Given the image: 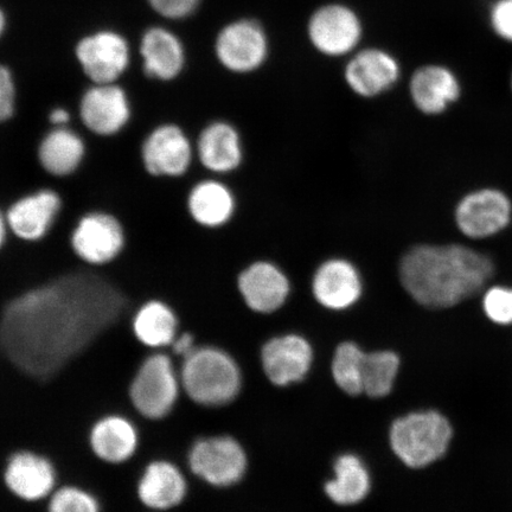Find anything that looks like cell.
Segmentation results:
<instances>
[{"label":"cell","instance_id":"ac0fdd59","mask_svg":"<svg viewBox=\"0 0 512 512\" xmlns=\"http://www.w3.org/2000/svg\"><path fill=\"white\" fill-rule=\"evenodd\" d=\"M4 483L12 494L23 501H41L51 495L55 488V467L41 454L17 452L6 463Z\"/></svg>","mask_w":512,"mask_h":512},{"label":"cell","instance_id":"44dd1931","mask_svg":"<svg viewBox=\"0 0 512 512\" xmlns=\"http://www.w3.org/2000/svg\"><path fill=\"white\" fill-rule=\"evenodd\" d=\"M37 162L54 178L73 176L87 156L85 139L72 127H51L37 146Z\"/></svg>","mask_w":512,"mask_h":512},{"label":"cell","instance_id":"836d02e7","mask_svg":"<svg viewBox=\"0 0 512 512\" xmlns=\"http://www.w3.org/2000/svg\"><path fill=\"white\" fill-rule=\"evenodd\" d=\"M488 21L499 40L512 44V0H494L488 11Z\"/></svg>","mask_w":512,"mask_h":512},{"label":"cell","instance_id":"2e32d148","mask_svg":"<svg viewBox=\"0 0 512 512\" xmlns=\"http://www.w3.org/2000/svg\"><path fill=\"white\" fill-rule=\"evenodd\" d=\"M238 287L249 309L258 313L278 311L291 293L287 274L278 265L265 260L248 265L239 275Z\"/></svg>","mask_w":512,"mask_h":512},{"label":"cell","instance_id":"9c48e42d","mask_svg":"<svg viewBox=\"0 0 512 512\" xmlns=\"http://www.w3.org/2000/svg\"><path fill=\"white\" fill-rule=\"evenodd\" d=\"M79 119L93 136H118L132 119L130 96L119 83H92L81 95Z\"/></svg>","mask_w":512,"mask_h":512},{"label":"cell","instance_id":"5bb4252c","mask_svg":"<svg viewBox=\"0 0 512 512\" xmlns=\"http://www.w3.org/2000/svg\"><path fill=\"white\" fill-rule=\"evenodd\" d=\"M311 286L317 302L332 311L350 309L363 294L361 272L351 261L342 258L322 262L313 274Z\"/></svg>","mask_w":512,"mask_h":512},{"label":"cell","instance_id":"4fadbf2b","mask_svg":"<svg viewBox=\"0 0 512 512\" xmlns=\"http://www.w3.org/2000/svg\"><path fill=\"white\" fill-rule=\"evenodd\" d=\"M216 56L224 68L234 73H251L267 57V37L254 21H239L224 28L216 40Z\"/></svg>","mask_w":512,"mask_h":512},{"label":"cell","instance_id":"cb8c5ba5","mask_svg":"<svg viewBox=\"0 0 512 512\" xmlns=\"http://www.w3.org/2000/svg\"><path fill=\"white\" fill-rule=\"evenodd\" d=\"M187 492V480L181 470L165 460H156L147 465L137 486L140 502L158 512L181 505Z\"/></svg>","mask_w":512,"mask_h":512},{"label":"cell","instance_id":"3957f363","mask_svg":"<svg viewBox=\"0 0 512 512\" xmlns=\"http://www.w3.org/2000/svg\"><path fill=\"white\" fill-rule=\"evenodd\" d=\"M238 364L226 351L214 347L195 348L181 371V384L189 398L204 407L228 405L241 389Z\"/></svg>","mask_w":512,"mask_h":512},{"label":"cell","instance_id":"d6986e66","mask_svg":"<svg viewBox=\"0 0 512 512\" xmlns=\"http://www.w3.org/2000/svg\"><path fill=\"white\" fill-rule=\"evenodd\" d=\"M409 93L421 113L439 115L462 96V83L452 69L441 64H427L415 70Z\"/></svg>","mask_w":512,"mask_h":512},{"label":"cell","instance_id":"8992f818","mask_svg":"<svg viewBox=\"0 0 512 512\" xmlns=\"http://www.w3.org/2000/svg\"><path fill=\"white\" fill-rule=\"evenodd\" d=\"M179 386L181 382L170 357L158 352L147 357L134 375L130 399L146 419L162 420L174 409Z\"/></svg>","mask_w":512,"mask_h":512},{"label":"cell","instance_id":"e575fe53","mask_svg":"<svg viewBox=\"0 0 512 512\" xmlns=\"http://www.w3.org/2000/svg\"><path fill=\"white\" fill-rule=\"evenodd\" d=\"M159 16L168 19H184L197 10L201 0H146Z\"/></svg>","mask_w":512,"mask_h":512},{"label":"cell","instance_id":"ffe728a7","mask_svg":"<svg viewBox=\"0 0 512 512\" xmlns=\"http://www.w3.org/2000/svg\"><path fill=\"white\" fill-rule=\"evenodd\" d=\"M195 152L203 168L211 174H230L240 168L243 160L240 133L227 121H213L198 134Z\"/></svg>","mask_w":512,"mask_h":512},{"label":"cell","instance_id":"d4e9b609","mask_svg":"<svg viewBox=\"0 0 512 512\" xmlns=\"http://www.w3.org/2000/svg\"><path fill=\"white\" fill-rule=\"evenodd\" d=\"M187 210L197 226L217 229L233 219L236 200L233 191L217 179H203L189 191Z\"/></svg>","mask_w":512,"mask_h":512},{"label":"cell","instance_id":"8fae6325","mask_svg":"<svg viewBox=\"0 0 512 512\" xmlns=\"http://www.w3.org/2000/svg\"><path fill=\"white\" fill-rule=\"evenodd\" d=\"M63 209L59 191L41 188L28 192L5 210L10 233L19 241L37 243L53 230Z\"/></svg>","mask_w":512,"mask_h":512},{"label":"cell","instance_id":"74e56055","mask_svg":"<svg viewBox=\"0 0 512 512\" xmlns=\"http://www.w3.org/2000/svg\"><path fill=\"white\" fill-rule=\"evenodd\" d=\"M8 220H6L5 210L0 208V251L5 247L10 235Z\"/></svg>","mask_w":512,"mask_h":512},{"label":"cell","instance_id":"e0dca14e","mask_svg":"<svg viewBox=\"0 0 512 512\" xmlns=\"http://www.w3.org/2000/svg\"><path fill=\"white\" fill-rule=\"evenodd\" d=\"M261 361L268 379L275 386L286 387L305 379L312 366L313 351L302 336H280L265 344Z\"/></svg>","mask_w":512,"mask_h":512},{"label":"cell","instance_id":"d590c367","mask_svg":"<svg viewBox=\"0 0 512 512\" xmlns=\"http://www.w3.org/2000/svg\"><path fill=\"white\" fill-rule=\"evenodd\" d=\"M73 114L66 107L56 106L48 113V121L51 127H66L72 123Z\"/></svg>","mask_w":512,"mask_h":512},{"label":"cell","instance_id":"5b68a950","mask_svg":"<svg viewBox=\"0 0 512 512\" xmlns=\"http://www.w3.org/2000/svg\"><path fill=\"white\" fill-rule=\"evenodd\" d=\"M69 245L83 264L91 267L108 266L125 251L126 229L119 217L108 211H88L75 223Z\"/></svg>","mask_w":512,"mask_h":512},{"label":"cell","instance_id":"f1b7e54d","mask_svg":"<svg viewBox=\"0 0 512 512\" xmlns=\"http://www.w3.org/2000/svg\"><path fill=\"white\" fill-rule=\"evenodd\" d=\"M400 368V358L393 351L366 354L362 368V392L371 398L387 396L394 387Z\"/></svg>","mask_w":512,"mask_h":512},{"label":"cell","instance_id":"d6a6232c","mask_svg":"<svg viewBox=\"0 0 512 512\" xmlns=\"http://www.w3.org/2000/svg\"><path fill=\"white\" fill-rule=\"evenodd\" d=\"M17 112V83L12 70L0 63V125L9 123Z\"/></svg>","mask_w":512,"mask_h":512},{"label":"cell","instance_id":"7402d4cb","mask_svg":"<svg viewBox=\"0 0 512 512\" xmlns=\"http://www.w3.org/2000/svg\"><path fill=\"white\" fill-rule=\"evenodd\" d=\"M400 78V66L392 55L368 49L357 54L345 68V81L351 91L362 98L387 92Z\"/></svg>","mask_w":512,"mask_h":512},{"label":"cell","instance_id":"30bf717a","mask_svg":"<svg viewBox=\"0 0 512 512\" xmlns=\"http://www.w3.org/2000/svg\"><path fill=\"white\" fill-rule=\"evenodd\" d=\"M189 465L204 482L217 488H227L245 476L247 456L238 441L226 435L203 438L192 445Z\"/></svg>","mask_w":512,"mask_h":512},{"label":"cell","instance_id":"484cf974","mask_svg":"<svg viewBox=\"0 0 512 512\" xmlns=\"http://www.w3.org/2000/svg\"><path fill=\"white\" fill-rule=\"evenodd\" d=\"M89 444L102 462L123 464L136 453L139 435L132 421L121 415H107L95 422Z\"/></svg>","mask_w":512,"mask_h":512},{"label":"cell","instance_id":"1f68e13d","mask_svg":"<svg viewBox=\"0 0 512 512\" xmlns=\"http://www.w3.org/2000/svg\"><path fill=\"white\" fill-rule=\"evenodd\" d=\"M483 309L491 322L499 325L512 324V288H489L484 294Z\"/></svg>","mask_w":512,"mask_h":512},{"label":"cell","instance_id":"277c9868","mask_svg":"<svg viewBox=\"0 0 512 512\" xmlns=\"http://www.w3.org/2000/svg\"><path fill=\"white\" fill-rule=\"evenodd\" d=\"M452 439L450 422L438 412H415L395 420L390 428V445L401 462L422 469L437 462Z\"/></svg>","mask_w":512,"mask_h":512},{"label":"cell","instance_id":"9a60e30c","mask_svg":"<svg viewBox=\"0 0 512 512\" xmlns=\"http://www.w3.org/2000/svg\"><path fill=\"white\" fill-rule=\"evenodd\" d=\"M309 35L320 53L341 56L350 53L360 42L362 27L354 11L343 5H328L312 16Z\"/></svg>","mask_w":512,"mask_h":512},{"label":"cell","instance_id":"603a6c76","mask_svg":"<svg viewBox=\"0 0 512 512\" xmlns=\"http://www.w3.org/2000/svg\"><path fill=\"white\" fill-rule=\"evenodd\" d=\"M139 53L144 74L151 80L174 81L185 67L182 41L174 32L163 27H151L144 32Z\"/></svg>","mask_w":512,"mask_h":512},{"label":"cell","instance_id":"ba28073f","mask_svg":"<svg viewBox=\"0 0 512 512\" xmlns=\"http://www.w3.org/2000/svg\"><path fill=\"white\" fill-rule=\"evenodd\" d=\"M75 57L91 83H118L131 64V48L115 30H98L76 43Z\"/></svg>","mask_w":512,"mask_h":512},{"label":"cell","instance_id":"f35d334b","mask_svg":"<svg viewBox=\"0 0 512 512\" xmlns=\"http://www.w3.org/2000/svg\"><path fill=\"white\" fill-rule=\"evenodd\" d=\"M6 28H8V16H6L4 9L0 6V40H2Z\"/></svg>","mask_w":512,"mask_h":512},{"label":"cell","instance_id":"7a4b0ae2","mask_svg":"<svg viewBox=\"0 0 512 512\" xmlns=\"http://www.w3.org/2000/svg\"><path fill=\"white\" fill-rule=\"evenodd\" d=\"M488 256L463 245H419L402 256L401 285L416 303L448 309L483 290L494 277Z\"/></svg>","mask_w":512,"mask_h":512},{"label":"cell","instance_id":"52a82bcc","mask_svg":"<svg viewBox=\"0 0 512 512\" xmlns=\"http://www.w3.org/2000/svg\"><path fill=\"white\" fill-rule=\"evenodd\" d=\"M196 158L195 145L179 125L165 123L152 128L140 145V160L153 178H181Z\"/></svg>","mask_w":512,"mask_h":512},{"label":"cell","instance_id":"83f0119b","mask_svg":"<svg viewBox=\"0 0 512 512\" xmlns=\"http://www.w3.org/2000/svg\"><path fill=\"white\" fill-rule=\"evenodd\" d=\"M370 491L366 465L355 454H343L335 463V478L325 485L326 495L338 505L361 503Z\"/></svg>","mask_w":512,"mask_h":512},{"label":"cell","instance_id":"f546056e","mask_svg":"<svg viewBox=\"0 0 512 512\" xmlns=\"http://www.w3.org/2000/svg\"><path fill=\"white\" fill-rule=\"evenodd\" d=\"M366 352L352 342L339 345L332 362L337 386L349 395L362 394V368Z\"/></svg>","mask_w":512,"mask_h":512},{"label":"cell","instance_id":"4dcf8cb0","mask_svg":"<svg viewBox=\"0 0 512 512\" xmlns=\"http://www.w3.org/2000/svg\"><path fill=\"white\" fill-rule=\"evenodd\" d=\"M48 512H101V509L91 492L76 486H64L51 496Z\"/></svg>","mask_w":512,"mask_h":512},{"label":"cell","instance_id":"4316f807","mask_svg":"<svg viewBox=\"0 0 512 512\" xmlns=\"http://www.w3.org/2000/svg\"><path fill=\"white\" fill-rule=\"evenodd\" d=\"M132 330L138 341L147 348L171 347L178 335V317L168 303L150 299L134 313Z\"/></svg>","mask_w":512,"mask_h":512},{"label":"cell","instance_id":"7c38bea8","mask_svg":"<svg viewBox=\"0 0 512 512\" xmlns=\"http://www.w3.org/2000/svg\"><path fill=\"white\" fill-rule=\"evenodd\" d=\"M457 227L467 238L488 239L507 228L512 219V203L503 191L492 188L470 192L456 208Z\"/></svg>","mask_w":512,"mask_h":512},{"label":"cell","instance_id":"ab89813d","mask_svg":"<svg viewBox=\"0 0 512 512\" xmlns=\"http://www.w3.org/2000/svg\"><path fill=\"white\" fill-rule=\"evenodd\" d=\"M510 87H511V91H512V73H511V78H510Z\"/></svg>","mask_w":512,"mask_h":512},{"label":"cell","instance_id":"8d00e7d4","mask_svg":"<svg viewBox=\"0 0 512 512\" xmlns=\"http://www.w3.org/2000/svg\"><path fill=\"white\" fill-rule=\"evenodd\" d=\"M171 347L177 356H182L183 358L187 357L190 352L196 348L195 338L185 332V334L177 335Z\"/></svg>","mask_w":512,"mask_h":512},{"label":"cell","instance_id":"6da1fadb","mask_svg":"<svg viewBox=\"0 0 512 512\" xmlns=\"http://www.w3.org/2000/svg\"><path fill=\"white\" fill-rule=\"evenodd\" d=\"M125 297L106 280L67 275L31 290L4 307L0 344L15 366L48 380L120 318Z\"/></svg>","mask_w":512,"mask_h":512}]
</instances>
